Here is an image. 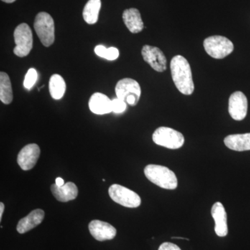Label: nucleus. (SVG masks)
I'll return each mask as SVG.
<instances>
[{
	"instance_id": "f257e3e1",
	"label": "nucleus",
	"mask_w": 250,
	"mask_h": 250,
	"mask_svg": "<svg viewBox=\"0 0 250 250\" xmlns=\"http://www.w3.org/2000/svg\"><path fill=\"white\" fill-rule=\"evenodd\" d=\"M172 80L179 91L184 95H190L195 90L191 68L188 62L182 55H177L170 62Z\"/></svg>"
},
{
	"instance_id": "f03ea898",
	"label": "nucleus",
	"mask_w": 250,
	"mask_h": 250,
	"mask_svg": "<svg viewBox=\"0 0 250 250\" xmlns=\"http://www.w3.org/2000/svg\"><path fill=\"white\" fill-rule=\"evenodd\" d=\"M144 173L148 180L162 188L174 190L178 186L175 174L166 166L150 164L145 167Z\"/></svg>"
},
{
	"instance_id": "7ed1b4c3",
	"label": "nucleus",
	"mask_w": 250,
	"mask_h": 250,
	"mask_svg": "<svg viewBox=\"0 0 250 250\" xmlns=\"http://www.w3.org/2000/svg\"><path fill=\"white\" fill-rule=\"evenodd\" d=\"M152 140L158 146L170 149L182 147L185 141L182 133L166 126L156 129L152 135Z\"/></svg>"
},
{
	"instance_id": "20e7f679",
	"label": "nucleus",
	"mask_w": 250,
	"mask_h": 250,
	"mask_svg": "<svg viewBox=\"0 0 250 250\" xmlns=\"http://www.w3.org/2000/svg\"><path fill=\"white\" fill-rule=\"evenodd\" d=\"M204 47L207 53L216 59L228 57L233 51V44L228 38L222 36H213L204 41Z\"/></svg>"
},
{
	"instance_id": "39448f33",
	"label": "nucleus",
	"mask_w": 250,
	"mask_h": 250,
	"mask_svg": "<svg viewBox=\"0 0 250 250\" xmlns=\"http://www.w3.org/2000/svg\"><path fill=\"white\" fill-rule=\"evenodd\" d=\"M34 29L45 47H49L54 43V22L50 15L46 12L39 13L35 18Z\"/></svg>"
},
{
	"instance_id": "423d86ee",
	"label": "nucleus",
	"mask_w": 250,
	"mask_h": 250,
	"mask_svg": "<svg viewBox=\"0 0 250 250\" xmlns=\"http://www.w3.org/2000/svg\"><path fill=\"white\" fill-rule=\"evenodd\" d=\"M116 93L117 98L131 106H136L141 98V88L136 80L125 78L117 83Z\"/></svg>"
},
{
	"instance_id": "0eeeda50",
	"label": "nucleus",
	"mask_w": 250,
	"mask_h": 250,
	"mask_svg": "<svg viewBox=\"0 0 250 250\" xmlns=\"http://www.w3.org/2000/svg\"><path fill=\"white\" fill-rule=\"evenodd\" d=\"M16 47L14 53L19 57H27L33 47V35L31 28L26 23L18 25L14 31Z\"/></svg>"
},
{
	"instance_id": "6e6552de",
	"label": "nucleus",
	"mask_w": 250,
	"mask_h": 250,
	"mask_svg": "<svg viewBox=\"0 0 250 250\" xmlns=\"http://www.w3.org/2000/svg\"><path fill=\"white\" fill-rule=\"evenodd\" d=\"M110 197L116 203L128 208H137L141 199L136 192L119 184H113L108 188Z\"/></svg>"
},
{
	"instance_id": "1a4fd4ad",
	"label": "nucleus",
	"mask_w": 250,
	"mask_h": 250,
	"mask_svg": "<svg viewBox=\"0 0 250 250\" xmlns=\"http://www.w3.org/2000/svg\"><path fill=\"white\" fill-rule=\"evenodd\" d=\"M143 58L156 72H163L167 68V60L162 51L150 45L143 46L141 51Z\"/></svg>"
},
{
	"instance_id": "9d476101",
	"label": "nucleus",
	"mask_w": 250,
	"mask_h": 250,
	"mask_svg": "<svg viewBox=\"0 0 250 250\" xmlns=\"http://www.w3.org/2000/svg\"><path fill=\"white\" fill-rule=\"evenodd\" d=\"M248 103L244 93L236 91L231 94L229 100V113L237 121L245 119L248 113Z\"/></svg>"
},
{
	"instance_id": "9b49d317",
	"label": "nucleus",
	"mask_w": 250,
	"mask_h": 250,
	"mask_svg": "<svg viewBox=\"0 0 250 250\" xmlns=\"http://www.w3.org/2000/svg\"><path fill=\"white\" fill-rule=\"evenodd\" d=\"M40 154V147L38 145L35 143L27 145L18 154V165L23 170H31L39 160Z\"/></svg>"
},
{
	"instance_id": "f8f14e48",
	"label": "nucleus",
	"mask_w": 250,
	"mask_h": 250,
	"mask_svg": "<svg viewBox=\"0 0 250 250\" xmlns=\"http://www.w3.org/2000/svg\"><path fill=\"white\" fill-rule=\"evenodd\" d=\"M90 234L99 241L112 240L116 236V229L111 225L106 222L95 220L88 225Z\"/></svg>"
},
{
	"instance_id": "ddd939ff",
	"label": "nucleus",
	"mask_w": 250,
	"mask_h": 250,
	"mask_svg": "<svg viewBox=\"0 0 250 250\" xmlns=\"http://www.w3.org/2000/svg\"><path fill=\"white\" fill-rule=\"evenodd\" d=\"M211 215L215 221V231L217 236L225 237L228 233V217L223 204L215 202L211 208Z\"/></svg>"
},
{
	"instance_id": "4468645a",
	"label": "nucleus",
	"mask_w": 250,
	"mask_h": 250,
	"mask_svg": "<svg viewBox=\"0 0 250 250\" xmlns=\"http://www.w3.org/2000/svg\"><path fill=\"white\" fill-rule=\"evenodd\" d=\"M88 106L90 111L95 114H107L113 112L112 100L103 93H94L90 97Z\"/></svg>"
},
{
	"instance_id": "2eb2a0df",
	"label": "nucleus",
	"mask_w": 250,
	"mask_h": 250,
	"mask_svg": "<svg viewBox=\"0 0 250 250\" xmlns=\"http://www.w3.org/2000/svg\"><path fill=\"white\" fill-rule=\"evenodd\" d=\"M51 191L58 201L62 202L71 201L78 195V188L72 182H67L62 187H58L56 184H52Z\"/></svg>"
},
{
	"instance_id": "dca6fc26",
	"label": "nucleus",
	"mask_w": 250,
	"mask_h": 250,
	"mask_svg": "<svg viewBox=\"0 0 250 250\" xmlns=\"http://www.w3.org/2000/svg\"><path fill=\"white\" fill-rule=\"evenodd\" d=\"M45 217V212L42 209L32 210L29 215L20 220L17 225V231L20 233H24L30 231L40 225Z\"/></svg>"
},
{
	"instance_id": "f3484780",
	"label": "nucleus",
	"mask_w": 250,
	"mask_h": 250,
	"mask_svg": "<svg viewBox=\"0 0 250 250\" xmlns=\"http://www.w3.org/2000/svg\"><path fill=\"white\" fill-rule=\"evenodd\" d=\"M224 143L231 150L238 152L250 150V133L229 135L224 139Z\"/></svg>"
},
{
	"instance_id": "a211bd4d",
	"label": "nucleus",
	"mask_w": 250,
	"mask_h": 250,
	"mask_svg": "<svg viewBox=\"0 0 250 250\" xmlns=\"http://www.w3.org/2000/svg\"><path fill=\"white\" fill-rule=\"evenodd\" d=\"M123 18L125 25L133 34L141 32L144 28L141 14L138 9L131 8V9L125 10Z\"/></svg>"
},
{
	"instance_id": "6ab92c4d",
	"label": "nucleus",
	"mask_w": 250,
	"mask_h": 250,
	"mask_svg": "<svg viewBox=\"0 0 250 250\" xmlns=\"http://www.w3.org/2000/svg\"><path fill=\"white\" fill-rule=\"evenodd\" d=\"M101 4V0H89L86 3L83 10V18L85 22L93 24L98 22Z\"/></svg>"
},
{
	"instance_id": "aec40b11",
	"label": "nucleus",
	"mask_w": 250,
	"mask_h": 250,
	"mask_svg": "<svg viewBox=\"0 0 250 250\" xmlns=\"http://www.w3.org/2000/svg\"><path fill=\"white\" fill-rule=\"evenodd\" d=\"M12 85L9 75L4 72H0V100L5 104H9L13 101Z\"/></svg>"
},
{
	"instance_id": "412c9836",
	"label": "nucleus",
	"mask_w": 250,
	"mask_h": 250,
	"mask_svg": "<svg viewBox=\"0 0 250 250\" xmlns=\"http://www.w3.org/2000/svg\"><path fill=\"white\" fill-rule=\"evenodd\" d=\"M66 89L65 81L61 75H52L49 80V90L51 96L54 100H60L63 97Z\"/></svg>"
},
{
	"instance_id": "4be33fe9",
	"label": "nucleus",
	"mask_w": 250,
	"mask_h": 250,
	"mask_svg": "<svg viewBox=\"0 0 250 250\" xmlns=\"http://www.w3.org/2000/svg\"><path fill=\"white\" fill-rule=\"evenodd\" d=\"M95 52L98 57H102L109 61H114L119 57V50L116 47L106 48L103 45H98L95 47Z\"/></svg>"
},
{
	"instance_id": "5701e85b",
	"label": "nucleus",
	"mask_w": 250,
	"mask_h": 250,
	"mask_svg": "<svg viewBox=\"0 0 250 250\" xmlns=\"http://www.w3.org/2000/svg\"><path fill=\"white\" fill-rule=\"evenodd\" d=\"M37 78L38 73L35 69H29L27 74H26L25 77H24V88H27V90H31L34 85L35 84Z\"/></svg>"
},
{
	"instance_id": "b1692460",
	"label": "nucleus",
	"mask_w": 250,
	"mask_h": 250,
	"mask_svg": "<svg viewBox=\"0 0 250 250\" xmlns=\"http://www.w3.org/2000/svg\"><path fill=\"white\" fill-rule=\"evenodd\" d=\"M112 106H113V112L116 113H121L126 109V103L121 99L117 98L112 100Z\"/></svg>"
},
{
	"instance_id": "393cba45",
	"label": "nucleus",
	"mask_w": 250,
	"mask_h": 250,
	"mask_svg": "<svg viewBox=\"0 0 250 250\" xmlns=\"http://www.w3.org/2000/svg\"><path fill=\"white\" fill-rule=\"evenodd\" d=\"M159 250H182L179 248V247L174 243H169V242H166V243H162L159 247Z\"/></svg>"
},
{
	"instance_id": "a878e982",
	"label": "nucleus",
	"mask_w": 250,
	"mask_h": 250,
	"mask_svg": "<svg viewBox=\"0 0 250 250\" xmlns=\"http://www.w3.org/2000/svg\"><path fill=\"white\" fill-rule=\"evenodd\" d=\"M56 185L58 186V187H62L64 184V180L62 178V177H57L55 180Z\"/></svg>"
},
{
	"instance_id": "bb28decb",
	"label": "nucleus",
	"mask_w": 250,
	"mask_h": 250,
	"mask_svg": "<svg viewBox=\"0 0 250 250\" xmlns=\"http://www.w3.org/2000/svg\"><path fill=\"white\" fill-rule=\"evenodd\" d=\"M4 205L1 202L0 203V220H1V218H2L3 213H4Z\"/></svg>"
},
{
	"instance_id": "cd10ccee",
	"label": "nucleus",
	"mask_w": 250,
	"mask_h": 250,
	"mask_svg": "<svg viewBox=\"0 0 250 250\" xmlns=\"http://www.w3.org/2000/svg\"><path fill=\"white\" fill-rule=\"evenodd\" d=\"M172 238H175V239H183L189 241L188 238H183V237H172Z\"/></svg>"
},
{
	"instance_id": "c85d7f7f",
	"label": "nucleus",
	"mask_w": 250,
	"mask_h": 250,
	"mask_svg": "<svg viewBox=\"0 0 250 250\" xmlns=\"http://www.w3.org/2000/svg\"><path fill=\"white\" fill-rule=\"evenodd\" d=\"M1 1H4V2L9 3V4H10V3L14 2L16 0H1Z\"/></svg>"
}]
</instances>
